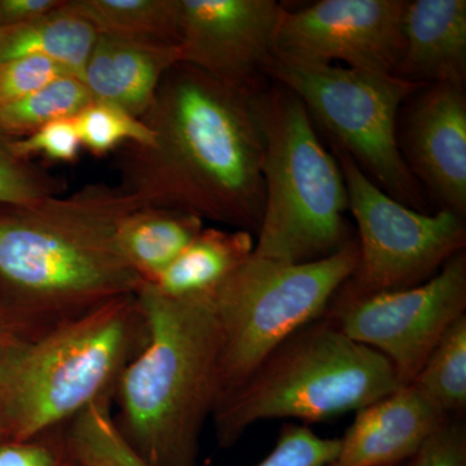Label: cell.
<instances>
[{"label":"cell","mask_w":466,"mask_h":466,"mask_svg":"<svg viewBox=\"0 0 466 466\" xmlns=\"http://www.w3.org/2000/svg\"><path fill=\"white\" fill-rule=\"evenodd\" d=\"M253 97L198 67L175 64L140 118L153 142L118 148L119 186L147 207L186 211L257 236L265 183Z\"/></svg>","instance_id":"obj_1"},{"label":"cell","mask_w":466,"mask_h":466,"mask_svg":"<svg viewBox=\"0 0 466 466\" xmlns=\"http://www.w3.org/2000/svg\"><path fill=\"white\" fill-rule=\"evenodd\" d=\"M147 207L121 186L0 207V305L39 334L143 284L116 244L126 216Z\"/></svg>","instance_id":"obj_2"},{"label":"cell","mask_w":466,"mask_h":466,"mask_svg":"<svg viewBox=\"0 0 466 466\" xmlns=\"http://www.w3.org/2000/svg\"><path fill=\"white\" fill-rule=\"evenodd\" d=\"M146 345L113 395V424L150 466H196L202 431L222 397V339L210 299L137 291Z\"/></svg>","instance_id":"obj_3"},{"label":"cell","mask_w":466,"mask_h":466,"mask_svg":"<svg viewBox=\"0 0 466 466\" xmlns=\"http://www.w3.org/2000/svg\"><path fill=\"white\" fill-rule=\"evenodd\" d=\"M148 337L137 293L36 334L0 358V437H33L110 404Z\"/></svg>","instance_id":"obj_4"},{"label":"cell","mask_w":466,"mask_h":466,"mask_svg":"<svg viewBox=\"0 0 466 466\" xmlns=\"http://www.w3.org/2000/svg\"><path fill=\"white\" fill-rule=\"evenodd\" d=\"M263 137L265 208L254 256L314 262L354 240L341 167L302 101L272 82L253 97Z\"/></svg>","instance_id":"obj_5"},{"label":"cell","mask_w":466,"mask_h":466,"mask_svg":"<svg viewBox=\"0 0 466 466\" xmlns=\"http://www.w3.org/2000/svg\"><path fill=\"white\" fill-rule=\"evenodd\" d=\"M401 386L388 359L323 317L280 343L219 400L211 420L220 446L229 447L257 422L325 421L357 412Z\"/></svg>","instance_id":"obj_6"},{"label":"cell","mask_w":466,"mask_h":466,"mask_svg":"<svg viewBox=\"0 0 466 466\" xmlns=\"http://www.w3.org/2000/svg\"><path fill=\"white\" fill-rule=\"evenodd\" d=\"M267 78L293 92L336 147L394 200L429 213L426 193L398 146V116L424 86L383 73L333 64L300 63L272 55Z\"/></svg>","instance_id":"obj_7"},{"label":"cell","mask_w":466,"mask_h":466,"mask_svg":"<svg viewBox=\"0 0 466 466\" xmlns=\"http://www.w3.org/2000/svg\"><path fill=\"white\" fill-rule=\"evenodd\" d=\"M357 238L327 258L276 262L251 256L210 297L222 339V400L288 337L323 318L358 265Z\"/></svg>","instance_id":"obj_8"},{"label":"cell","mask_w":466,"mask_h":466,"mask_svg":"<svg viewBox=\"0 0 466 466\" xmlns=\"http://www.w3.org/2000/svg\"><path fill=\"white\" fill-rule=\"evenodd\" d=\"M357 226L359 259L339 294L368 296L424 284L465 251V219L447 210L421 213L380 189L352 158L332 147Z\"/></svg>","instance_id":"obj_9"},{"label":"cell","mask_w":466,"mask_h":466,"mask_svg":"<svg viewBox=\"0 0 466 466\" xmlns=\"http://www.w3.org/2000/svg\"><path fill=\"white\" fill-rule=\"evenodd\" d=\"M466 314V254L424 284L349 297L336 294L324 317L352 341L383 355L401 385L419 375L451 325Z\"/></svg>","instance_id":"obj_10"},{"label":"cell","mask_w":466,"mask_h":466,"mask_svg":"<svg viewBox=\"0 0 466 466\" xmlns=\"http://www.w3.org/2000/svg\"><path fill=\"white\" fill-rule=\"evenodd\" d=\"M406 0H321L285 8L274 55L300 63L342 61L351 69L395 76L403 54Z\"/></svg>","instance_id":"obj_11"},{"label":"cell","mask_w":466,"mask_h":466,"mask_svg":"<svg viewBox=\"0 0 466 466\" xmlns=\"http://www.w3.org/2000/svg\"><path fill=\"white\" fill-rule=\"evenodd\" d=\"M283 9L275 0H180V63L256 96Z\"/></svg>","instance_id":"obj_12"},{"label":"cell","mask_w":466,"mask_h":466,"mask_svg":"<svg viewBox=\"0 0 466 466\" xmlns=\"http://www.w3.org/2000/svg\"><path fill=\"white\" fill-rule=\"evenodd\" d=\"M398 146L408 168L440 210L466 216L465 88L431 85L410 95L398 116Z\"/></svg>","instance_id":"obj_13"},{"label":"cell","mask_w":466,"mask_h":466,"mask_svg":"<svg viewBox=\"0 0 466 466\" xmlns=\"http://www.w3.org/2000/svg\"><path fill=\"white\" fill-rule=\"evenodd\" d=\"M451 416L435 410L412 385L357 410L328 466H400Z\"/></svg>","instance_id":"obj_14"},{"label":"cell","mask_w":466,"mask_h":466,"mask_svg":"<svg viewBox=\"0 0 466 466\" xmlns=\"http://www.w3.org/2000/svg\"><path fill=\"white\" fill-rule=\"evenodd\" d=\"M177 63L179 45L97 34L81 79L94 100L142 118L162 79Z\"/></svg>","instance_id":"obj_15"},{"label":"cell","mask_w":466,"mask_h":466,"mask_svg":"<svg viewBox=\"0 0 466 466\" xmlns=\"http://www.w3.org/2000/svg\"><path fill=\"white\" fill-rule=\"evenodd\" d=\"M401 27L403 54L395 76L421 86L465 88V0H406Z\"/></svg>","instance_id":"obj_16"},{"label":"cell","mask_w":466,"mask_h":466,"mask_svg":"<svg viewBox=\"0 0 466 466\" xmlns=\"http://www.w3.org/2000/svg\"><path fill=\"white\" fill-rule=\"evenodd\" d=\"M256 236L242 229L204 227L152 283L167 299H208L253 256Z\"/></svg>","instance_id":"obj_17"},{"label":"cell","mask_w":466,"mask_h":466,"mask_svg":"<svg viewBox=\"0 0 466 466\" xmlns=\"http://www.w3.org/2000/svg\"><path fill=\"white\" fill-rule=\"evenodd\" d=\"M204 227V220L195 214L144 207L121 220L116 228V244L143 283H152Z\"/></svg>","instance_id":"obj_18"},{"label":"cell","mask_w":466,"mask_h":466,"mask_svg":"<svg viewBox=\"0 0 466 466\" xmlns=\"http://www.w3.org/2000/svg\"><path fill=\"white\" fill-rule=\"evenodd\" d=\"M97 33L67 5L17 25L0 27V66L15 58L46 56L81 78Z\"/></svg>","instance_id":"obj_19"},{"label":"cell","mask_w":466,"mask_h":466,"mask_svg":"<svg viewBox=\"0 0 466 466\" xmlns=\"http://www.w3.org/2000/svg\"><path fill=\"white\" fill-rule=\"evenodd\" d=\"M97 34L179 45L180 0H67Z\"/></svg>","instance_id":"obj_20"},{"label":"cell","mask_w":466,"mask_h":466,"mask_svg":"<svg viewBox=\"0 0 466 466\" xmlns=\"http://www.w3.org/2000/svg\"><path fill=\"white\" fill-rule=\"evenodd\" d=\"M92 100L79 76H61L23 99L0 104V133L23 139L51 122L75 118Z\"/></svg>","instance_id":"obj_21"},{"label":"cell","mask_w":466,"mask_h":466,"mask_svg":"<svg viewBox=\"0 0 466 466\" xmlns=\"http://www.w3.org/2000/svg\"><path fill=\"white\" fill-rule=\"evenodd\" d=\"M446 416L466 410V314L455 321L410 383Z\"/></svg>","instance_id":"obj_22"},{"label":"cell","mask_w":466,"mask_h":466,"mask_svg":"<svg viewBox=\"0 0 466 466\" xmlns=\"http://www.w3.org/2000/svg\"><path fill=\"white\" fill-rule=\"evenodd\" d=\"M73 121L81 147L97 157L127 143L149 146L153 142L152 131L142 119L103 101L92 100Z\"/></svg>","instance_id":"obj_23"},{"label":"cell","mask_w":466,"mask_h":466,"mask_svg":"<svg viewBox=\"0 0 466 466\" xmlns=\"http://www.w3.org/2000/svg\"><path fill=\"white\" fill-rule=\"evenodd\" d=\"M12 140L0 133V207L27 205L64 195L66 180L32 159L18 157L12 149Z\"/></svg>","instance_id":"obj_24"},{"label":"cell","mask_w":466,"mask_h":466,"mask_svg":"<svg viewBox=\"0 0 466 466\" xmlns=\"http://www.w3.org/2000/svg\"><path fill=\"white\" fill-rule=\"evenodd\" d=\"M339 438H321L308 426L287 424L281 428L275 449L257 466H328L336 458ZM115 466H150L135 453H121Z\"/></svg>","instance_id":"obj_25"},{"label":"cell","mask_w":466,"mask_h":466,"mask_svg":"<svg viewBox=\"0 0 466 466\" xmlns=\"http://www.w3.org/2000/svg\"><path fill=\"white\" fill-rule=\"evenodd\" d=\"M0 466H78L69 425L24 440L0 437Z\"/></svg>","instance_id":"obj_26"},{"label":"cell","mask_w":466,"mask_h":466,"mask_svg":"<svg viewBox=\"0 0 466 466\" xmlns=\"http://www.w3.org/2000/svg\"><path fill=\"white\" fill-rule=\"evenodd\" d=\"M75 70L46 56L15 58L0 66V104L23 99Z\"/></svg>","instance_id":"obj_27"},{"label":"cell","mask_w":466,"mask_h":466,"mask_svg":"<svg viewBox=\"0 0 466 466\" xmlns=\"http://www.w3.org/2000/svg\"><path fill=\"white\" fill-rule=\"evenodd\" d=\"M12 149L21 158L32 159L33 156L42 155L52 161L75 162L81 142L73 118L58 119L29 137L12 140Z\"/></svg>","instance_id":"obj_28"},{"label":"cell","mask_w":466,"mask_h":466,"mask_svg":"<svg viewBox=\"0 0 466 466\" xmlns=\"http://www.w3.org/2000/svg\"><path fill=\"white\" fill-rule=\"evenodd\" d=\"M400 466H466L464 422L449 417L421 450Z\"/></svg>","instance_id":"obj_29"},{"label":"cell","mask_w":466,"mask_h":466,"mask_svg":"<svg viewBox=\"0 0 466 466\" xmlns=\"http://www.w3.org/2000/svg\"><path fill=\"white\" fill-rule=\"evenodd\" d=\"M66 0H0V27L17 25L63 7Z\"/></svg>","instance_id":"obj_30"},{"label":"cell","mask_w":466,"mask_h":466,"mask_svg":"<svg viewBox=\"0 0 466 466\" xmlns=\"http://www.w3.org/2000/svg\"><path fill=\"white\" fill-rule=\"evenodd\" d=\"M34 336L36 334L0 305V357Z\"/></svg>","instance_id":"obj_31"},{"label":"cell","mask_w":466,"mask_h":466,"mask_svg":"<svg viewBox=\"0 0 466 466\" xmlns=\"http://www.w3.org/2000/svg\"><path fill=\"white\" fill-rule=\"evenodd\" d=\"M2 357H3V355H2ZM2 357H0V358H2Z\"/></svg>","instance_id":"obj_32"},{"label":"cell","mask_w":466,"mask_h":466,"mask_svg":"<svg viewBox=\"0 0 466 466\" xmlns=\"http://www.w3.org/2000/svg\"><path fill=\"white\" fill-rule=\"evenodd\" d=\"M79 466V465H78Z\"/></svg>","instance_id":"obj_33"}]
</instances>
